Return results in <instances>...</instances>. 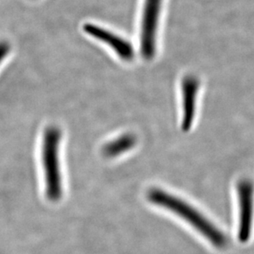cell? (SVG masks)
I'll return each mask as SVG.
<instances>
[{"mask_svg":"<svg viewBox=\"0 0 254 254\" xmlns=\"http://www.w3.org/2000/svg\"><path fill=\"white\" fill-rule=\"evenodd\" d=\"M148 199L150 202L168 209L183 218L215 247L222 249L226 245L227 240L223 233L200 212L181 199L160 189L149 190Z\"/></svg>","mask_w":254,"mask_h":254,"instance_id":"1","label":"cell"},{"mask_svg":"<svg viewBox=\"0 0 254 254\" xmlns=\"http://www.w3.org/2000/svg\"><path fill=\"white\" fill-rule=\"evenodd\" d=\"M62 131L57 127L45 130L42 147L46 195L51 201H58L62 196V178L59 161V145Z\"/></svg>","mask_w":254,"mask_h":254,"instance_id":"2","label":"cell"},{"mask_svg":"<svg viewBox=\"0 0 254 254\" xmlns=\"http://www.w3.org/2000/svg\"><path fill=\"white\" fill-rule=\"evenodd\" d=\"M162 0H144L142 17L140 49L145 60L154 58L156 52V37Z\"/></svg>","mask_w":254,"mask_h":254,"instance_id":"3","label":"cell"},{"mask_svg":"<svg viewBox=\"0 0 254 254\" xmlns=\"http://www.w3.org/2000/svg\"><path fill=\"white\" fill-rule=\"evenodd\" d=\"M238 197L240 204V223L238 237L241 243L250 240L254 222V187L249 179H243L238 184Z\"/></svg>","mask_w":254,"mask_h":254,"instance_id":"4","label":"cell"},{"mask_svg":"<svg viewBox=\"0 0 254 254\" xmlns=\"http://www.w3.org/2000/svg\"><path fill=\"white\" fill-rule=\"evenodd\" d=\"M83 30L91 37L108 44L112 49L114 50L118 57L124 61H131L134 58V48L128 41L118 37L108 30L103 29V27L90 23L84 25Z\"/></svg>","mask_w":254,"mask_h":254,"instance_id":"5","label":"cell"},{"mask_svg":"<svg viewBox=\"0 0 254 254\" xmlns=\"http://www.w3.org/2000/svg\"><path fill=\"white\" fill-rule=\"evenodd\" d=\"M200 83L197 78L193 76H187L183 79V123L182 128L184 131H188L192 125L195 111V98Z\"/></svg>","mask_w":254,"mask_h":254,"instance_id":"6","label":"cell"},{"mask_svg":"<svg viewBox=\"0 0 254 254\" xmlns=\"http://www.w3.org/2000/svg\"><path fill=\"white\" fill-rule=\"evenodd\" d=\"M136 144V137L134 134H123L103 146V153L108 158L117 157L134 148Z\"/></svg>","mask_w":254,"mask_h":254,"instance_id":"7","label":"cell"},{"mask_svg":"<svg viewBox=\"0 0 254 254\" xmlns=\"http://www.w3.org/2000/svg\"><path fill=\"white\" fill-rule=\"evenodd\" d=\"M10 51V46L6 42H0V63L7 57Z\"/></svg>","mask_w":254,"mask_h":254,"instance_id":"8","label":"cell"}]
</instances>
